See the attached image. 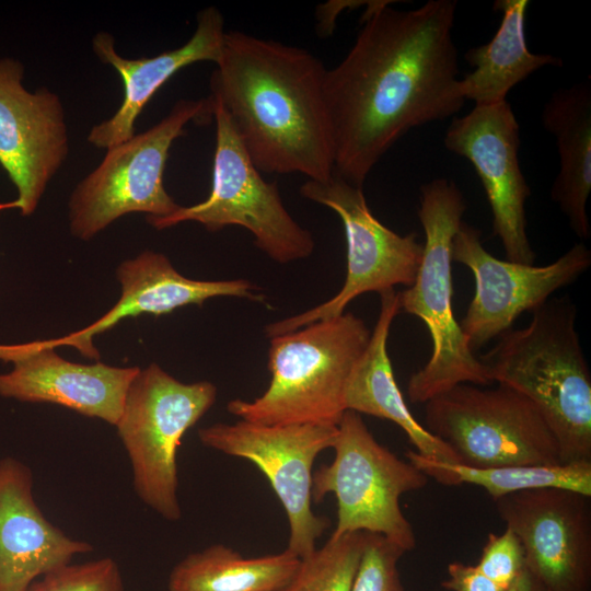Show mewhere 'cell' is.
<instances>
[{"mask_svg":"<svg viewBox=\"0 0 591 591\" xmlns=\"http://www.w3.org/2000/svg\"><path fill=\"white\" fill-rule=\"evenodd\" d=\"M568 297L549 298L480 361L493 382L528 397L553 431L563 463L591 462V373Z\"/></svg>","mask_w":591,"mask_h":591,"instance_id":"3957f363","label":"cell"},{"mask_svg":"<svg viewBox=\"0 0 591 591\" xmlns=\"http://www.w3.org/2000/svg\"><path fill=\"white\" fill-rule=\"evenodd\" d=\"M367 541V532L329 537L301 559L291 580L280 591H351Z\"/></svg>","mask_w":591,"mask_h":591,"instance_id":"484cf974","label":"cell"},{"mask_svg":"<svg viewBox=\"0 0 591 591\" xmlns=\"http://www.w3.org/2000/svg\"><path fill=\"white\" fill-rule=\"evenodd\" d=\"M494 502L523 546L525 569L546 591H591L590 496L546 487Z\"/></svg>","mask_w":591,"mask_h":591,"instance_id":"9a60e30c","label":"cell"},{"mask_svg":"<svg viewBox=\"0 0 591 591\" xmlns=\"http://www.w3.org/2000/svg\"><path fill=\"white\" fill-rule=\"evenodd\" d=\"M337 426L315 424L264 425L246 420L217 422L198 430L200 442L223 454L245 459L267 477L289 524L287 551L310 556L328 521L312 510L313 464L333 448Z\"/></svg>","mask_w":591,"mask_h":591,"instance_id":"7c38bea8","label":"cell"},{"mask_svg":"<svg viewBox=\"0 0 591 591\" xmlns=\"http://www.w3.org/2000/svg\"><path fill=\"white\" fill-rule=\"evenodd\" d=\"M505 591H546L525 568Z\"/></svg>","mask_w":591,"mask_h":591,"instance_id":"4dcf8cb0","label":"cell"},{"mask_svg":"<svg viewBox=\"0 0 591 591\" xmlns=\"http://www.w3.org/2000/svg\"><path fill=\"white\" fill-rule=\"evenodd\" d=\"M117 279L121 285V297L101 318L67 336L40 340L42 344L54 349L70 346L84 357L99 360L93 337L111 329L125 317L167 314L185 305H201L216 297L263 300L260 294L255 293L258 287L246 279H189L181 275L165 255L153 251H144L136 258L123 262L117 268Z\"/></svg>","mask_w":591,"mask_h":591,"instance_id":"d6986e66","label":"cell"},{"mask_svg":"<svg viewBox=\"0 0 591 591\" xmlns=\"http://www.w3.org/2000/svg\"><path fill=\"white\" fill-rule=\"evenodd\" d=\"M217 395L213 383L181 382L157 363L140 369L127 390L115 427L131 463L134 489L169 521L182 517L176 460L182 439Z\"/></svg>","mask_w":591,"mask_h":591,"instance_id":"ba28073f","label":"cell"},{"mask_svg":"<svg viewBox=\"0 0 591 591\" xmlns=\"http://www.w3.org/2000/svg\"><path fill=\"white\" fill-rule=\"evenodd\" d=\"M467 208L456 184L434 178L420 187L418 218L424 228L421 262L412 286L398 292L399 312L420 318L430 334L428 362L407 384L412 403H427L457 384L487 386V367L474 351L455 320L452 308L451 247Z\"/></svg>","mask_w":591,"mask_h":591,"instance_id":"5b68a950","label":"cell"},{"mask_svg":"<svg viewBox=\"0 0 591 591\" xmlns=\"http://www.w3.org/2000/svg\"><path fill=\"white\" fill-rule=\"evenodd\" d=\"M380 297L379 317L347 386L346 409L393 421L417 453L437 462L460 464L451 448L415 419L403 397L387 354L390 329L399 313L398 292L393 289Z\"/></svg>","mask_w":591,"mask_h":591,"instance_id":"44dd1931","label":"cell"},{"mask_svg":"<svg viewBox=\"0 0 591 591\" xmlns=\"http://www.w3.org/2000/svg\"><path fill=\"white\" fill-rule=\"evenodd\" d=\"M443 142L475 169L491 209L493 234L500 239L506 259L534 265L525 213L531 188L519 163L520 126L511 105L507 101L475 105L453 118Z\"/></svg>","mask_w":591,"mask_h":591,"instance_id":"2e32d148","label":"cell"},{"mask_svg":"<svg viewBox=\"0 0 591 591\" xmlns=\"http://www.w3.org/2000/svg\"><path fill=\"white\" fill-rule=\"evenodd\" d=\"M370 336L360 317L344 312L270 337L268 387L252 401H230L228 412L264 425L337 426L347 410L350 376Z\"/></svg>","mask_w":591,"mask_h":591,"instance_id":"277c9868","label":"cell"},{"mask_svg":"<svg viewBox=\"0 0 591 591\" xmlns=\"http://www.w3.org/2000/svg\"><path fill=\"white\" fill-rule=\"evenodd\" d=\"M216 121L212 185L201 202L147 221L158 230L195 221L209 232L240 225L273 260L287 264L309 257L315 246L312 233L285 208L276 183L266 182L251 161L221 103L209 95Z\"/></svg>","mask_w":591,"mask_h":591,"instance_id":"30bf717a","label":"cell"},{"mask_svg":"<svg viewBox=\"0 0 591 591\" xmlns=\"http://www.w3.org/2000/svg\"><path fill=\"white\" fill-rule=\"evenodd\" d=\"M392 2L368 5L354 45L324 79L334 174L358 187L408 130L465 104L452 39L456 1L429 0L414 10Z\"/></svg>","mask_w":591,"mask_h":591,"instance_id":"6da1fadb","label":"cell"},{"mask_svg":"<svg viewBox=\"0 0 591 591\" xmlns=\"http://www.w3.org/2000/svg\"><path fill=\"white\" fill-rule=\"evenodd\" d=\"M543 127L556 139L559 172L551 198L581 240L591 236L587 201L591 192V84L554 92L542 112Z\"/></svg>","mask_w":591,"mask_h":591,"instance_id":"7402d4cb","label":"cell"},{"mask_svg":"<svg viewBox=\"0 0 591 591\" xmlns=\"http://www.w3.org/2000/svg\"><path fill=\"white\" fill-rule=\"evenodd\" d=\"M405 552L380 534L367 533L351 591H405L398 561Z\"/></svg>","mask_w":591,"mask_h":591,"instance_id":"83f0119b","label":"cell"},{"mask_svg":"<svg viewBox=\"0 0 591 591\" xmlns=\"http://www.w3.org/2000/svg\"><path fill=\"white\" fill-rule=\"evenodd\" d=\"M406 457L428 478L448 486L461 484L479 486L493 500L523 490L546 487L563 488L591 497V462L480 468L437 462L414 450L407 451Z\"/></svg>","mask_w":591,"mask_h":591,"instance_id":"d4e9b609","label":"cell"},{"mask_svg":"<svg viewBox=\"0 0 591 591\" xmlns=\"http://www.w3.org/2000/svg\"><path fill=\"white\" fill-rule=\"evenodd\" d=\"M425 404V428L451 448L460 464L480 468L564 464L540 410L509 386L457 384Z\"/></svg>","mask_w":591,"mask_h":591,"instance_id":"9c48e42d","label":"cell"},{"mask_svg":"<svg viewBox=\"0 0 591 591\" xmlns=\"http://www.w3.org/2000/svg\"><path fill=\"white\" fill-rule=\"evenodd\" d=\"M26 591H124L120 569L111 557L67 564L31 583Z\"/></svg>","mask_w":591,"mask_h":591,"instance_id":"4316f807","label":"cell"},{"mask_svg":"<svg viewBox=\"0 0 591 591\" xmlns=\"http://www.w3.org/2000/svg\"><path fill=\"white\" fill-rule=\"evenodd\" d=\"M210 78L217 99L259 172L334 175L324 95L326 68L306 49L239 31L225 32Z\"/></svg>","mask_w":591,"mask_h":591,"instance_id":"7a4b0ae2","label":"cell"},{"mask_svg":"<svg viewBox=\"0 0 591 591\" xmlns=\"http://www.w3.org/2000/svg\"><path fill=\"white\" fill-rule=\"evenodd\" d=\"M196 19L195 32L184 45L150 58H125L115 49L111 33L101 31L94 35L92 50L120 76L124 97L111 118L91 128L86 138L90 144L107 150L130 139L144 106L175 73L195 62H218L225 35L222 13L210 5L199 11Z\"/></svg>","mask_w":591,"mask_h":591,"instance_id":"ffe728a7","label":"cell"},{"mask_svg":"<svg viewBox=\"0 0 591 591\" xmlns=\"http://www.w3.org/2000/svg\"><path fill=\"white\" fill-rule=\"evenodd\" d=\"M93 546L67 536L35 502L31 470L0 460V591H26L43 575Z\"/></svg>","mask_w":591,"mask_h":591,"instance_id":"ac0fdd59","label":"cell"},{"mask_svg":"<svg viewBox=\"0 0 591 591\" xmlns=\"http://www.w3.org/2000/svg\"><path fill=\"white\" fill-rule=\"evenodd\" d=\"M301 195L332 209L341 220L347 244L345 282L333 298L297 315L268 324L267 336L274 337L316 321L338 316L357 297L367 292L379 294L395 286H412L418 271L424 245L417 234L401 235L371 212L362 187L335 174L325 182L308 179Z\"/></svg>","mask_w":591,"mask_h":591,"instance_id":"8fae6325","label":"cell"},{"mask_svg":"<svg viewBox=\"0 0 591 591\" xmlns=\"http://www.w3.org/2000/svg\"><path fill=\"white\" fill-rule=\"evenodd\" d=\"M24 66L0 58V165L18 192L0 210H36L49 182L69 153V135L59 95L47 88L28 91Z\"/></svg>","mask_w":591,"mask_h":591,"instance_id":"5bb4252c","label":"cell"},{"mask_svg":"<svg viewBox=\"0 0 591 591\" xmlns=\"http://www.w3.org/2000/svg\"><path fill=\"white\" fill-rule=\"evenodd\" d=\"M441 587L449 591H505L484 576L476 566L454 561L448 566V578Z\"/></svg>","mask_w":591,"mask_h":591,"instance_id":"f546056e","label":"cell"},{"mask_svg":"<svg viewBox=\"0 0 591 591\" xmlns=\"http://www.w3.org/2000/svg\"><path fill=\"white\" fill-rule=\"evenodd\" d=\"M334 460L312 477L313 502L328 494L337 501V521L331 537L352 532L380 534L405 553L416 546L412 523L399 498L427 486L429 478L410 462L380 444L360 414L346 410L337 425Z\"/></svg>","mask_w":591,"mask_h":591,"instance_id":"52a82bcc","label":"cell"},{"mask_svg":"<svg viewBox=\"0 0 591 591\" xmlns=\"http://www.w3.org/2000/svg\"><path fill=\"white\" fill-rule=\"evenodd\" d=\"M480 236L477 228L462 221L451 247L452 262L466 266L475 280L474 297L460 322L473 351L511 329L522 313L541 306L591 266V251L583 243L551 264L536 266L493 256Z\"/></svg>","mask_w":591,"mask_h":591,"instance_id":"4fadbf2b","label":"cell"},{"mask_svg":"<svg viewBox=\"0 0 591 591\" xmlns=\"http://www.w3.org/2000/svg\"><path fill=\"white\" fill-rule=\"evenodd\" d=\"M528 0H497L496 11L502 20L495 36L485 45L470 48L466 61L474 67L459 79L462 97L475 105H488L507 101L509 91L534 71L546 67H561L563 60L552 55L533 54L525 39V14Z\"/></svg>","mask_w":591,"mask_h":591,"instance_id":"603a6c76","label":"cell"},{"mask_svg":"<svg viewBox=\"0 0 591 591\" xmlns=\"http://www.w3.org/2000/svg\"><path fill=\"white\" fill-rule=\"evenodd\" d=\"M301 559L285 549L244 557L223 544L192 553L174 566L167 591H280Z\"/></svg>","mask_w":591,"mask_h":591,"instance_id":"cb8c5ba5","label":"cell"},{"mask_svg":"<svg viewBox=\"0 0 591 591\" xmlns=\"http://www.w3.org/2000/svg\"><path fill=\"white\" fill-rule=\"evenodd\" d=\"M476 568L505 590L525 568L524 549L508 528L501 534L489 533Z\"/></svg>","mask_w":591,"mask_h":591,"instance_id":"f1b7e54d","label":"cell"},{"mask_svg":"<svg viewBox=\"0 0 591 591\" xmlns=\"http://www.w3.org/2000/svg\"><path fill=\"white\" fill-rule=\"evenodd\" d=\"M212 118L210 96L178 100L158 124L107 149L102 162L71 193L69 222L72 235L88 241L130 212H143L154 218L174 213L179 205L163 183L170 149L186 134L188 123L205 125Z\"/></svg>","mask_w":591,"mask_h":591,"instance_id":"8992f818","label":"cell"},{"mask_svg":"<svg viewBox=\"0 0 591 591\" xmlns=\"http://www.w3.org/2000/svg\"><path fill=\"white\" fill-rule=\"evenodd\" d=\"M0 360L13 363L10 372L0 373V396L61 405L114 426L127 390L140 371L138 367L70 362L40 340L0 344Z\"/></svg>","mask_w":591,"mask_h":591,"instance_id":"e0dca14e","label":"cell"}]
</instances>
